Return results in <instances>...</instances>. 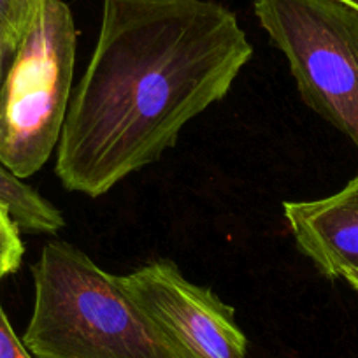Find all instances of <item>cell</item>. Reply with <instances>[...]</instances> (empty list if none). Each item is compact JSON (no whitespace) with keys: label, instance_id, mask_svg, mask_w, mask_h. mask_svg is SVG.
I'll list each match as a JSON object with an SVG mask.
<instances>
[{"label":"cell","instance_id":"7a4b0ae2","mask_svg":"<svg viewBox=\"0 0 358 358\" xmlns=\"http://www.w3.org/2000/svg\"><path fill=\"white\" fill-rule=\"evenodd\" d=\"M32 278L23 343L34 358H172L118 276L74 244H44Z\"/></svg>","mask_w":358,"mask_h":358},{"label":"cell","instance_id":"4fadbf2b","mask_svg":"<svg viewBox=\"0 0 358 358\" xmlns=\"http://www.w3.org/2000/svg\"><path fill=\"white\" fill-rule=\"evenodd\" d=\"M343 2H346L348 6H351V8H355L358 11V0H343Z\"/></svg>","mask_w":358,"mask_h":358},{"label":"cell","instance_id":"7c38bea8","mask_svg":"<svg viewBox=\"0 0 358 358\" xmlns=\"http://www.w3.org/2000/svg\"><path fill=\"white\" fill-rule=\"evenodd\" d=\"M344 281H348V283L351 285V288H355V290L358 292V271H355V273L348 274V276L344 278Z\"/></svg>","mask_w":358,"mask_h":358},{"label":"cell","instance_id":"8992f818","mask_svg":"<svg viewBox=\"0 0 358 358\" xmlns=\"http://www.w3.org/2000/svg\"><path fill=\"white\" fill-rule=\"evenodd\" d=\"M299 251L327 280L358 271V174L330 197L283 202Z\"/></svg>","mask_w":358,"mask_h":358},{"label":"cell","instance_id":"6da1fadb","mask_svg":"<svg viewBox=\"0 0 358 358\" xmlns=\"http://www.w3.org/2000/svg\"><path fill=\"white\" fill-rule=\"evenodd\" d=\"M253 46L213 0H104L97 44L72 92L55 174L99 199L174 148L223 101Z\"/></svg>","mask_w":358,"mask_h":358},{"label":"cell","instance_id":"3957f363","mask_svg":"<svg viewBox=\"0 0 358 358\" xmlns=\"http://www.w3.org/2000/svg\"><path fill=\"white\" fill-rule=\"evenodd\" d=\"M78 30L69 6L44 0L0 88V165L27 179L60 143L72 97Z\"/></svg>","mask_w":358,"mask_h":358},{"label":"cell","instance_id":"52a82bcc","mask_svg":"<svg viewBox=\"0 0 358 358\" xmlns=\"http://www.w3.org/2000/svg\"><path fill=\"white\" fill-rule=\"evenodd\" d=\"M0 204H4L20 230L29 234H57L65 227V218L57 206L23 179L0 165Z\"/></svg>","mask_w":358,"mask_h":358},{"label":"cell","instance_id":"9c48e42d","mask_svg":"<svg viewBox=\"0 0 358 358\" xmlns=\"http://www.w3.org/2000/svg\"><path fill=\"white\" fill-rule=\"evenodd\" d=\"M44 0H0V34L22 43Z\"/></svg>","mask_w":358,"mask_h":358},{"label":"cell","instance_id":"277c9868","mask_svg":"<svg viewBox=\"0 0 358 358\" xmlns=\"http://www.w3.org/2000/svg\"><path fill=\"white\" fill-rule=\"evenodd\" d=\"M302 102L358 151V11L343 0H253Z\"/></svg>","mask_w":358,"mask_h":358},{"label":"cell","instance_id":"8fae6325","mask_svg":"<svg viewBox=\"0 0 358 358\" xmlns=\"http://www.w3.org/2000/svg\"><path fill=\"white\" fill-rule=\"evenodd\" d=\"M18 46V41L11 39L9 36H4V34H0V88L4 85L6 76H8L9 69H11Z\"/></svg>","mask_w":358,"mask_h":358},{"label":"cell","instance_id":"5b68a950","mask_svg":"<svg viewBox=\"0 0 358 358\" xmlns=\"http://www.w3.org/2000/svg\"><path fill=\"white\" fill-rule=\"evenodd\" d=\"M118 281L172 358H248V337L236 309L211 288L187 280L169 258L148 262Z\"/></svg>","mask_w":358,"mask_h":358},{"label":"cell","instance_id":"ba28073f","mask_svg":"<svg viewBox=\"0 0 358 358\" xmlns=\"http://www.w3.org/2000/svg\"><path fill=\"white\" fill-rule=\"evenodd\" d=\"M22 230L4 204H0V281L20 268L25 255Z\"/></svg>","mask_w":358,"mask_h":358},{"label":"cell","instance_id":"30bf717a","mask_svg":"<svg viewBox=\"0 0 358 358\" xmlns=\"http://www.w3.org/2000/svg\"><path fill=\"white\" fill-rule=\"evenodd\" d=\"M0 358H34L23 339L16 336L2 304H0Z\"/></svg>","mask_w":358,"mask_h":358}]
</instances>
